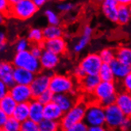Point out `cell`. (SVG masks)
<instances>
[{"label": "cell", "instance_id": "6da1fadb", "mask_svg": "<svg viewBox=\"0 0 131 131\" xmlns=\"http://www.w3.org/2000/svg\"><path fill=\"white\" fill-rule=\"evenodd\" d=\"M7 16L18 20L26 21L34 16L38 9L32 0H11Z\"/></svg>", "mask_w": 131, "mask_h": 131}, {"label": "cell", "instance_id": "7a4b0ae2", "mask_svg": "<svg viewBox=\"0 0 131 131\" xmlns=\"http://www.w3.org/2000/svg\"><path fill=\"white\" fill-rule=\"evenodd\" d=\"M118 94L116 83L114 82L100 81L92 95H94L96 103L100 104L104 108L108 106L114 104L115 98Z\"/></svg>", "mask_w": 131, "mask_h": 131}, {"label": "cell", "instance_id": "3957f363", "mask_svg": "<svg viewBox=\"0 0 131 131\" xmlns=\"http://www.w3.org/2000/svg\"><path fill=\"white\" fill-rule=\"evenodd\" d=\"M49 90L53 95L70 94L74 96L75 83L71 76L63 74H53L51 75Z\"/></svg>", "mask_w": 131, "mask_h": 131}, {"label": "cell", "instance_id": "277c9868", "mask_svg": "<svg viewBox=\"0 0 131 131\" xmlns=\"http://www.w3.org/2000/svg\"><path fill=\"white\" fill-rule=\"evenodd\" d=\"M86 108L87 104L83 101L76 102L70 110L64 114L62 118L60 121L61 131L77 123L83 122Z\"/></svg>", "mask_w": 131, "mask_h": 131}, {"label": "cell", "instance_id": "5b68a950", "mask_svg": "<svg viewBox=\"0 0 131 131\" xmlns=\"http://www.w3.org/2000/svg\"><path fill=\"white\" fill-rule=\"evenodd\" d=\"M12 64L14 68L25 69L35 75L41 72L39 59L34 57L29 50L16 52L13 58Z\"/></svg>", "mask_w": 131, "mask_h": 131}, {"label": "cell", "instance_id": "8992f818", "mask_svg": "<svg viewBox=\"0 0 131 131\" xmlns=\"http://www.w3.org/2000/svg\"><path fill=\"white\" fill-rule=\"evenodd\" d=\"M83 122L88 127L105 126L104 107L96 102L87 105Z\"/></svg>", "mask_w": 131, "mask_h": 131}, {"label": "cell", "instance_id": "52a82bcc", "mask_svg": "<svg viewBox=\"0 0 131 131\" xmlns=\"http://www.w3.org/2000/svg\"><path fill=\"white\" fill-rule=\"evenodd\" d=\"M105 112V126L106 129H118L126 119L125 114H123L118 107L115 105H111L104 108Z\"/></svg>", "mask_w": 131, "mask_h": 131}, {"label": "cell", "instance_id": "ba28073f", "mask_svg": "<svg viewBox=\"0 0 131 131\" xmlns=\"http://www.w3.org/2000/svg\"><path fill=\"white\" fill-rule=\"evenodd\" d=\"M102 64L103 62L100 60L98 53L91 52L88 53L80 60L78 66L86 75H96Z\"/></svg>", "mask_w": 131, "mask_h": 131}, {"label": "cell", "instance_id": "9c48e42d", "mask_svg": "<svg viewBox=\"0 0 131 131\" xmlns=\"http://www.w3.org/2000/svg\"><path fill=\"white\" fill-rule=\"evenodd\" d=\"M51 73L47 72H40L35 75L34 79L29 85L33 99H37L43 92L49 90Z\"/></svg>", "mask_w": 131, "mask_h": 131}, {"label": "cell", "instance_id": "30bf717a", "mask_svg": "<svg viewBox=\"0 0 131 131\" xmlns=\"http://www.w3.org/2000/svg\"><path fill=\"white\" fill-rule=\"evenodd\" d=\"M8 95L18 103H29L33 99V95L29 86L14 84L9 88Z\"/></svg>", "mask_w": 131, "mask_h": 131}, {"label": "cell", "instance_id": "8fae6325", "mask_svg": "<svg viewBox=\"0 0 131 131\" xmlns=\"http://www.w3.org/2000/svg\"><path fill=\"white\" fill-rule=\"evenodd\" d=\"M41 46L44 50L52 52L59 57L64 54L68 49L67 41L63 37L44 41L41 44Z\"/></svg>", "mask_w": 131, "mask_h": 131}, {"label": "cell", "instance_id": "7c38bea8", "mask_svg": "<svg viewBox=\"0 0 131 131\" xmlns=\"http://www.w3.org/2000/svg\"><path fill=\"white\" fill-rule=\"evenodd\" d=\"M39 62L41 71L50 72L59 65L60 57L52 52L44 50L39 58Z\"/></svg>", "mask_w": 131, "mask_h": 131}, {"label": "cell", "instance_id": "4fadbf2b", "mask_svg": "<svg viewBox=\"0 0 131 131\" xmlns=\"http://www.w3.org/2000/svg\"><path fill=\"white\" fill-rule=\"evenodd\" d=\"M114 104L116 105L121 111L127 118H130L131 115V95L127 91H120L115 98Z\"/></svg>", "mask_w": 131, "mask_h": 131}, {"label": "cell", "instance_id": "5bb4252c", "mask_svg": "<svg viewBox=\"0 0 131 131\" xmlns=\"http://www.w3.org/2000/svg\"><path fill=\"white\" fill-rule=\"evenodd\" d=\"M35 74L27 70L18 68H14L13 72V79L15 84L29 86L34 79Z\"/></svg>", "mask_w": 131, "mask_h": 131}, {"label": "cell", "instance_id": "9a60e30c", "mask_svg": "<svg viewBox=\"0 0 131 131\" xmlns=\"http://www.w3.org/2000/svg\"><path fill=\"white\" fill-rule=\"evenodd\" d=\"M14 67L12 63L6 60L0 61V80H2L9 88L14 84L13 79V72Z\"/></svg>", "mask_w": 131, "mask_h": 131}, {"label": "cell", "instance_id": "2e32d148", "mask_svg": "<svg viewBox=\"0 0 131 131\" xmlns=\"http://www.w3.org/2000/svg\"><path fill=\"white\" fill-rule=\"evenodd\" d=\"M118 5V0H105L101 4V10L104 16L112 22H116Z\"/></svg>", "mask_w": 131, "mask_h": 131}, {"label": "cell", "instance_id": "e0dca14e", "mask_svg": "<svg viewBox=\"0 0 131 131\" xmlns=\"http://www.w3.org/2000/svg\"><path fill=\"white\" fill-rule=\"evenodd\" d=\"M29 120L38 124L44 119V106L38 102L36 99H33L29 103Z\"/></svg>", "mask_w": 131, "mask_h": 131}, {"label": "cell", "instance_id": "ac0fdd59", "mask_svg": "<svg viewBox=\"0 0 131 131\" xmlns=\"http://www.w3.org/2000/svg\"><path fill=\"white\" fill-rule=\"evenodd\" d=\"M52 102L60 107V109L64 112V114L70 110L76 103L75 97L70 94L54 95Z\"/></svg>", "mask_w": 131, "mask_h": 131}, {"label": "cell", "instance_id": "d6986e66", "mask_svg": "<svg viewBox=\"0 0 131 131\" xmlns=\"http://www.w3.org/2000/svg\"><path fill=\"white\" fill-rule=\"evenodd\" d=\"M43 115L44 119L60 122L64 115V112L60 109V107L56 103L51 102L44 106Z\"/></svg>", "mask_w": 131, "mask_h": 131}, {"label": "cell", "instance_id": "ffe728a7", "mask_svg": "<svg viewBox=\"0 0 131 131\" xmlns=\"http://www.w3.org/2000/svg\"><path fill=\"white\" fill-rule=\"evenodd\" d=\"M114 80H122L128 75L131 74V67L120 63L117 60H114L109 64Z\"/></svg>", "mask_w": 131, "mask_h": 131}, {"label": "cell", "instance_id": "44dd1931", "mask_svg": "<svg viewBox=\"0 0 131 131\" xmlns=\"http://www.w3.org/2000/svg\"><path fill=\"white\" fill-rule=\"evenodd\" d=\"M92 34H93V29L91 26L87 25L84 26L81 37L73 46V50L75 52H80L87 47L91 39Z\"/></svg>", "mask_w": 131, "mask_h": 131}, {"label": "cell", "instance_id": "7402d4cb", "mask_svg": "<svg viewBox=\"0 0 131 131\" xmlns=\"http://www.w3.org/2000/svg\"><path fill=\"white\" fill-rule=\"evenodd\" d=\"M80 81V86L83 91L88 94H92L96 87L100 83L99 76L96 75H85Z\"/></svg>", "mask_w": 131, "mask_h": 131}, {"label": "cell", "instance_id": "603a6c76", "mask_svg": "<svg viewBox=\"0 0 131 131\" xmlns=\"http://www.w3.org/2000/svg\"><path fill=\"white\" fill-rule=\"evenodd\" d=\"M29 103H18L12 114V117L19 122L22 123L29 120Z\"/></svg>", "mask_w": 131, "mask_h": 131}, {"label": "cell", "instance_id": "cb8c5ba5", "mask_svg": "<svg viewBox=\"0 0 131 131\" xmlns=\"http://www.w3.org/2000/svg\"><path fill=\"white\" fill-rule=\"evenodd\" d=\"M17 103L9 95H7L0 99V109L6 115L7 117H12Z\"/></svg>", "mask_w": 131, "mask_h": 131}, {"label": "cell", "instance_id": "d4e9b609", "mask_svg": "<svg viewBox=\"0 0 131 131\" xmlns=\"http://www.w3.org/2000/svg\"><path fill=\"white\" fill-rule=\"evenodd\" d=\"M130 18H131L130 6L118 5L116 23H118V24L121 26H126L129 22Z\"/></svg>", "mask_w": 131, "mask_h": 131}, {"label": "cell", "instance_id": "484cf974", "mask_svg": "<svg viewBox=\"0 0 131 131\" xmlns=\"http://www.w3.org/2000/svg\"><path fill=\"white\" fill-rule=\"evenodd\" d=\"M115 60L128 66L131 65V49L128 46H121L115 50Z\"/></svg>", "mask_w": 131, "mask_h": 131}, {"label": "cell", "instance_id": "4316f807", "mask_svg": "<svg viewBox=\"0 0 131 131\" xmlns=\"http://www.w3.org/2000/svg\"><path fill=\"white\" fill-rule=\"evenodd\" d=\"M44 40H51L58 37H62L64 31L60 26H47L42 29Z\"/></svg>", "mask_w": 131, "mask_h": 131}, {"label": "cell", "instance_id": "83f0119b", "mask_svg": "<svg viewBox=\"0 0 131 131\" xmlns=\"http://www.w3.org/2000/svg\"><path fill=\"white\" fill-rule=\"evenodd\" d=\"M26 39L34 45H41L43 43L44 37L42 34V29L40 28H32L29 30Z\"/></svg>", "mask_w": 131, "mask_h": 131}, {"label": "cell", "instance_id": "f1b7e54d", "mask_svg": "<svg viewBox=\"0 0 131 131\" xmlns=\"http://www.w3.org/2000/svg\"><path fill=\"white\" fill-rule=\"evenodd\" d=\"M99 78L102 82H114V77L113 75L111 67L107 64H103L98 72Z\"/></svg>", "mask_w": 131, "mask_h": 131}, {"label": "cell", "instance_id": "f546056e", "mask_svg": "<svg viewBox=\"0 0 131 131\" xmlns=\"http://www.w3.org/2000/svg\"><path fill=\"white\" fill-rule=\"evenodd\" d=\"M40 131H61L59 122L43 119L38 123Z\"/></svg>", "mask_w": 131, "mask_h": 131}, {"label": "cell", "instance_id": "4dcf8cb0", "mask_svg": "<svg viewBox=\"0 0 131 131\" xmlns=\"http://www.w3.org/2000/svg\"><path fill=\"white\" fill-rule=\"evenodd\" d=\"M98 55L103 64H109L112 60L115 59V50L111 48H105L100 51Z\"/></svg>", "mask_w": 131, "mask_h": 131}, {"label": "cell", "instance_id": "1f68e13d", "mask_svg": "<svg viewBox=\"0 0 131 131\" xmlns=\"http://www.w3.org/2000/svg\"><path fill=\"white\" fill-rule=\"evenodd\" d=\"M21 124V122L14 119L13 117H8L2 129L6 131H20Z\"/></svg>", "mask_w": 131, "mask_h": 131}, {"label": "cell", "instance_id": "d6a6232c", "mask_svg": "<svg viewBox=\"0 0 131 131\" xmlns=\"http://www.w3.org/2000/svg\"><path fill=\"white\" fill-rule=\"evenodd\" d=\"M45 16L47 19L49 25L50 26H60V18L59 15L52 10H46L45 11Z\"/></svg>", "mask_w": 131, "mask_h": 131}, {"label": "cell", "instance_id": "836d02e7", "mask_svg": "<svg viewBox=\"0 0 131 131\" xmlns=\"http://www.w3.org/2000/svg\"><path fill=\"white\" fill-rule=\"evenodd\" d=\"M53 96H54V95H53L49 90H48V91L43 92L42 94H41L36 99L39 103H41L43 106H45L46 104L52 102Z\"/></svg>", "mask_w": 131, "mask_h": 131}, {"label": "cell", "instance_id": "e575fe53", "mask_svg": "<svg viewBox=\"0 0 131 131\" xmlns=\"http://www.w3.org/2000/svg\"><path fill=\"white\" fill-rule=\"evenodd\" d=\"M29 48L30 44L26 38H20V39L17 41L16 45H15V49H16L17 52L27 51L29 49Z\"/></svg>", "mask_w": 131, "mask_h": 131}, {"label": "cell", "instance_id": "d590c367", "mask_svg": "<svg viewBox=\"0 0 131 131\" xmlns=\"http://www.w3.org/2000/svg\"><path fill=\"white\" fill-rule=\"evenodd\" d=\"M20 131H40V129L38 124L30 120H27L21 124Z\"/></svg>", "mask_w": 131, "mask_h": 131}, {"label": "cell", "instance_id": "8d00e7d4", "mask_svg": "<svg viewBox=\"0 0 131 131\" xmlns=\"http://www.w3.org/2000/svg\"><path fill=\"white\" fill-rule=\"evenodd\" d=\"M74 4L72 3H68V2H62L60 3L57 5V9L60 12H64V13H68L70 12L74 9Z\"/></svg>", "mask_w": 131, "mask_h": 131}, {"label": "cell", "instance_id": "74e56055", "mask_svg": "<svg viewBox=\"0 0 131 131\" xmlns=\"http://www.w3.org/2000/svg\"><path fill=\"white\" fill-rule=\"evenodd\" d=\"M29 51L31 52V54L34 57L39 59L41 57V54H42L44 49L42 48L41 45H32L31 47L29 48Z\"/></svg>", "mask_w": 131, "mask_h": 131}, {"label": "cell", "instance_id": "f35d334b", "mask_svg": "<svg viewBox=\"0 0 131 131\" xmlns=\"http://www.w3.org/2000/svg\"><path fill=\"white\" fill-rule=\"evenodd\" d=\"M63 131H88V126L83 122L77 123Z\"/></svg>", "mask_w": 131, "mask_h": 131}, {"label": "cell", "instance_id": "ab89813d", "mask_svg": "<svg viewBox=\"0 0 131 131\" xmlns=\"http://www.w3.org/2000/svg\"><path fill=\"white\" fill-rule=\"evenodd\" d=\"M122 83L123 88H124L125 91L129 92L131 91V74L128 75L127 76H126L125 78H123L122 80Z\"/></svg>", "mask_w": 131, "mask_h": 131}, {"label": "cell", "instance_id": "60d3db41", "mask_svg": "<svg viewBox=\"0 0 131 131\" xmlns=\"http://www.w3.org/2000/svg\"><path fill=\"white\" fill-rule=\"evenodd\" d=\"M10 9V3L7 0H0V13L7 15Z\"/></svg>", "mask_w": 131, "mask_h": 131}, {"label": "cell", "instance_id": "b9f144b4", "mask_svg": "<svg viewBox=\"0 0 131 131\" xmlns=\"http://www.w3.org/2000/svg\"><path fill=\"white\" fill-rule=\"evenodd\" d=\"M9 87L5 84L2 80H0V99L9 93Z\"/></svg>", "mask_w": 131, "mask_h": 131}, {"label": "cell", "instance_id": "7bdbcfd3", "mask_svg": "<svg viewBox=\"0 0 131 131\" xmlns=\"http://www.w3.org/2000/svg\"><path fill=\"white\" fill-rule=\"evenodd\" d=\"M131 127V122H130V118H126V119L123 121L122 125L119 128L121 131H129Z\"/></svg>", "mask_w": 131, "mask_h": 131}, {"label": "cell", "instance_id": "ee69618b", "mask_svg": "<svg viewBox=\"0 0 131 131\" xmlns=\"http://www.w3.org/2000/svg\"><path fill=\"white\" fill-rule=\"evenodd\" d=\"M73 74H74V75H75L79 80H82V79L83 78V77L86 75L85 74H84V72L81 70V68H80L79 66H77L76 68H75L74 71H73Z\"/></svg>", "mask_w": 131, "mask_h": 131}, {"label": "cell", "instance_id": "f6af8a7d", "mask_svg": "<svg viewBox=\"0 0 131 131\" xmlns=\"http://www.w3.org/2000/svg\"><path fill=\"white\" fill-rule=\"evenodd\" d=\"M7 118H8V117L6 116V115L3 112V111L0 109V128H3L5 122H6Z\"/></svg>", "mask_w": 131, "mask_h": 131}, {"label": "cell", "instance_id": "bcb514c9", "mask_svg": "<svg viewBox=\"0 0 131 131\" xmlns=\"http://www.w3.org/2000/svg\"><path fill=\"white\" fill-rule=\"evenodd\" d=\"M105 126H90L88 127V131H106Z\"/></svg>", "mask_w": 131, "mask_h": 131}, {"label": "cell", "instance_id": "7dc6e473", "mask_svg": "<svg viewBox=\"0 0 131 131\" xmlns=\"http://www.w3.org/2000/svg\"><path fill=\"white\" fill-rule=\"evenodd\" d=\"M34 3L36 6L37 8L38 9V8L42 7L46 3V1L45 0H34Z\"/></svg>", "mask_w": 131, "mask_h": 131}, {"label": "cell", "instance_id": "c3c4849f", "mask_svg": "<svg viewBox=\"0 0 131 131\" xmlns=\"http://www.w3.org/2000/svg\"><path fill=\"white\" fill-rule=\"evenodd\" d=\"M6 34L0 30V44H3V43H6Z\"/></svg>", "mask_w": 131, "mask_h": 131}, {"label": "cell", "instance_id": "681fc988", "mask_svg": "<svg viewBox=\"0 0 131 131\" xmlns=\"http://www.w3.org/2000/svg\"><path fill=\"white\" fill-rule=\"evenodd\" d=\"M6 17H7V15H6L4 14H2V13H0V26H3L4 23H5Z\"/></svg>", "mask_w": 131, "mask_h": 131}, {"label": "cell", "instance_id": "f907efd6", "mask_svg": "<svg viewBox=\"0 0 131 131\" xmlns=\"http://www.w3.org/2000/svg\"><path fill=\"white\" fill-rule=\"evenodd\" d=\"M119 5H125V6H130L131 1L130 0H118Z\"/></svg>", "mask_w": 131, "mask_h": 131}, {"label": "cell", "instance_id": "816d5d0a", "mask_svg": "<svg viewBox=\"0 0 131 131\" xmlns=\"http://www.w3.org/2000/svg\"><path fill=\"white\" fill-rule=\"evenodd\" d=\"M6 43H3V44H0V52H3L6 49Z\"/></svg>", "mask_w": 131, "mask_h": 131}, {"label": "cell", "instance_id": "f5cc1de1", "mask_svg": "<svg viewBox=\"0 0 131 131\" xmlns=\"http://www.w3.org/2000/svg\"><path fill=\"white\" fill-rule=\"evenodd\" d=\"M106 131H116V130H114V129H106Z\"/></svg>", "mask_w": 131, "mask_h": 131}, {"label": "cell", "instance_id": "db71d44e", "mask_svg": "<svg viewBox=\"0 0 131 131\" xmlns=\"http://www.w3.org/2000/svg\"><path fill=\"white\" fill-rule=\"evenodd\" d=\"M0 131H2V128H0Z\"/></svg>", "mask_w": 131, "mask_h": 131}, {"label": "cell", "instance_id": "11a10c76", "mask_svg": "<svg viewBox=\"0 0 131 131\" xmlns=\"http://www.w3.org/2000/svg\"><path fill=\"white\" fill-rule=\"evenodd\" d=\"M2 131H6V130H4V129H2Z\"/></svg>", "mask_w": 131, "mask_h": 131}]
</instances>
